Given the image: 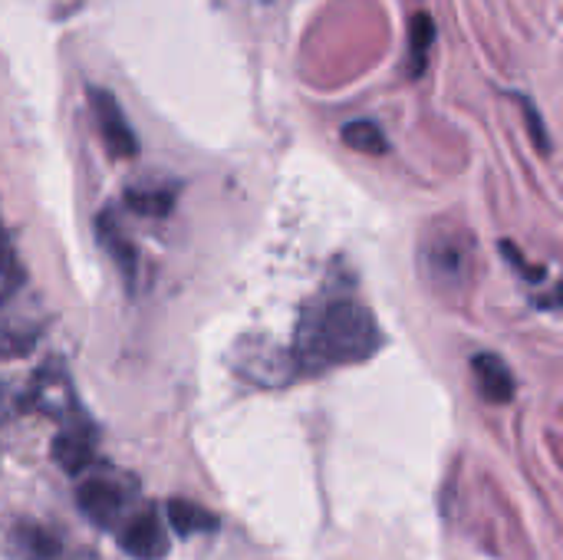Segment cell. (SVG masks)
<instances>
[{"instance_id":"8fae6325","label":"cell","mask_w":563,"mask_h":560,"mask_svg":"<svg viewBox=\"0 0 563 560\" xmlns=\"http://www.w3.org/2000/svg\"><path fill=\"white\" fill-rule=\"evenodd\" d=\"M165 515H168L172 531H175V535H181V538H191V535H211V531H218V518H214L208 508L195 505V502L172 498V502H168V508H165Z\"/></svg>"},{"instance_id":"8992f818","label":"cell","mask_w":563,"mask_h":560,"mask_svg":"<svg viewBox=\"0 0 563 560\" xmlns=\"http://www.w3.org/2000/svg\"><path fill=\"white\" fill-rule=\"evenodd\" d=\"M96 446H99L96 426L82 416H73L59 426L53 439V459L66 475H82L96 459Z\"/></svg>"},{"instance_id":"6da1fadb","label":"cell","mask_w":563,"mask_h":560,"mask_svg":"<svg viewBox=\"0 0 563 560\" xmlns=\"http://www.w3.org/2000/svg\"><path fill=\"white\" fill-rule=\"evenodd\" d=\"M383 350V330L373 310L340 290H320L297 320L290 363L297 373L317 376L340 366L366 363Z\"/></svg>"},{"instance_id":"277c9868","label":"cell","mask_w":563,"mask_h":560,"mask_svg":"<svg viewBox=\"0 0 563 560\" xmlns=\"http://www.w3.org/2000/svg\"><path fill=\"white\" fill-rule=\"evenodd\" d=\"M89 106H92V116H96V125H99V135L109 149V155L115 158H135L139 155V139L122 112V106L115 102V96L109 89H99L92 86L89 89Z\"/></svg>"},{"instance_id":"9c48e42d","label":"cell","mask_w":563,"mask_h":560,"mask_svg":"<svg viewBox=\"0 0 563 560\" xmlns=\"http://www.w3.org/2000/svg\"><path fill=\"white\" fill-rule=\"evenodd\" d=\"M96 234H99L102 251L112 257V264H115L119 274L125 277V287L132 290V287H135V277H139V251H135V244L125 238V231L119 228V221H115L112 211H102V215L96 218Z\"/></svg>"},{"instance_id":"3957f363","label":"cell","mask_w":563,"mask_h":560,"mask_svg":"<svg viewBox=\"0 0 563 560\" xmlns=\"http://www.w3.org/2000/svg\"><path fill=\"white\" fill-rule=\"evenodd\" d=\"M23 406L33 413H43L49 419H59V422L73 419L76 416V393H73L69 373L59 363L40 366L26 396H23Z\"/></svg>"},{"instance_id":"2e32d148","label":"cell","mask_w":563,"mask_h":560,"mask_svg":"<svg viewBox=\"0 0 563 560\" xmlns=\"http://www.w3.org/2000/svg\"><path fill=\"white\" fill-rule=\"evenodd\" d=\"M521 106H525V116H528V125H531V139H534V145H538L541 152H551V139H548V129H544V122H541V112H538L528 99H521Z\"/></svg>"},{"instance_id":"e0dca14e","label":"cell","mask_w":563,"mask_h":560,"mask_svg":"<svg viewBox=\"0 0 563 560\" xmlns=\"http://www.w3.org/2000/svg\"><path fill=\"white\" fill-rule=\"evenodd\" d=\"M76 560H96L92 554H82V558H76Z\"/></svg>"},{"instance_id":"5b68a950","label":"cell","mask_w":563,"mask_h":560,"mask_svg":"<svg viewBox=\"0 0 563 560\" xmlns=\"http://www.w3.org/2000/svg\"><path fill=\"white\" fill-rule=\"evenodd\" d=\"M76 502H79V512H82L92 525L112 528V525L122 518L125 505H129V485L119 482V479H102V475H96V479L79 482Z\"/></svg>"},{"instance_id":"9a60e30c","label":"cell","mask_w":563,"mask_h":560,"mask_svg":"<svg viewBox=\"0 0 563 560\" xmlns=\"http://www.w3.org/2000/svg\"><path fill=\"white\" fill-rule=\"evenodd\" d=\"M20 281H23V274H20L16 251H13L10 234H7V228H3V221H0V284H3V297H7L10 290H16Z\"/></svg>"},{"instance_id":"52a82bcc","label":"cell","mask_w":563,"mask_h":560,"mask_svg":"<svg viewBox=\"0 0 563 560\" xmlns=\"http://www.w3.org/2000/svg\"><path fill=\"white\" fill-rule=\"evenodd\" d=\"M119 545L135 560H162L168 554V531L155 508H142L122 525Z\"/></svg>"},{"instance_id":"7a4b0ae2","label":"cell","mask_w":563,"mask_h":560,"mask_svg":"<svg viewBox=\"0 0 563 560\" xmlns=\"http://www.w3.org/2000/svg\"><path fill=\"white\" fill-rule=\"evenodd\" d=\"M472 238L459 228L435 224L419 244V277L422 284L445 300H462L472 287Z\"/></svg>"},{"instance_id":"5bb4252c","label":"cell","mask_w":563,"mask_h":560,"mask_svg":"<svg viewBox=\"0 0 563 560\" xmlns=\"http://www.w3.org/2000/svg\"><path fill=\"white\" fill-rule=\"evenodd\" d=\"M125 205L145 218H165L175 208V188H129Z\"/></svg>"},{"instance_id":"4fadbf2b","label":"cell","mask_w":563,"mask_h":560,"mask_svg":"<svg viewBox=\"0 0 563 560\" xmlns=\"http://www.w3.org/2000/svg\"><path fill=\"white\" fill-rule=\"evenodd\" d=\"M340 139L350 149L363 152V155H386L389 152V139H386L383 125L373 122V119H353V122H346L340 129Z\"/></svg>"},{"instance_id":"30bf717a","label":"cell","mask_w":563,"mask_h":560,"mask_svg":"<svg viewBox=\"0 0 563 560\" xmlns=\"http://www.w3.org/2000/svg\"><path fill=\"white\" fill-rule=\"evenodd\" d=\"M432 43H435V20L419 10L409 23V56H406V69L412 79L426 76L432 59Z\"/></svg>"},{"instance_id":"7c38bea8","label":"cell","mask_w":563,"mask_h":560,"mask_svg":"<svg viewBox=\"0 0 563 560\" xmlns=\"http://www.w3.org/2000/svg\"><path fill=\"white\" fill-rule=\"evenodd\" d=\"M13 548L26 560H53L63 551L59 538L49 528H40L33 521H23L13 528Z\"/></svg>"},{"instance_id":"ba28073f","label":"cell","mask_w":563,"mask_h":560,"mask_svg":"<svg viewBox=\"0 0 563 560\" xmlns=\"http://www.w3.org/2000/svg\"><path fill=\"white\" fill-rule=\"evenodd\" d=\"M472 376H475V389L485 403L492 406H508L518 396V380L511 373V366L498 356V353H478L472 360Z\"/></svg>"}]
</instances>
